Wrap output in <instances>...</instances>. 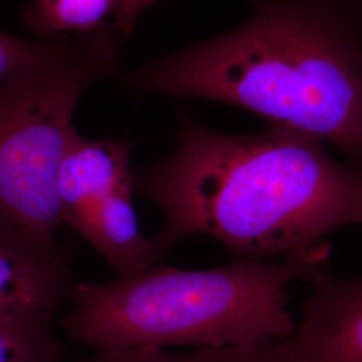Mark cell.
Segmentation results:
<instances>
[{
  "label": "cell",
  "mask_w": 362,
  "mask_h": 362,
  "mask_svg": "<svg viewBox=\"0 0 362 362\" xmlns=\"http://www.w3.org/2000/svg\"><path fill=\"white\" fill-rule=\"evenodd\" d=\"M133 181L163 212L152 238L157 263L194 236L214 238L240 259L272 260L362 224V170L281 125L228 134L184 117L175 151Z\"/></svg>",
  "instance_id": "1"
},
{
  "label": "cell",
  "mask_w": 362,
  "mask_h": 362,
  "mask_svg": "<svg viewBox=\"0 0 362 362\" xmlns=\"http://www.w3.org/2000/svg\"><path fill=\"white\" fill-rule=\"evenodd\" d=\"M248 4L240 26L132 70L124 85L242 107L362 170V0Z\"/></svg>",
  "instance_id": "2"
},
{
  "label": "cell",
  "mask_w": 362,
  "mask_h": 362,
  "mask_svg": "<svg viewBox=\"0 0 362 362\" xmlns=\"http://www.w3.org/2000/svg\"><path fill=\"white\" fill-rule=\"evenodd\" d=\"M318 243L282 260L239 259L226 267L182 270L155 264L105 284H74L62 320L69 338L95 351L254 345L290 336L287 287L324 272Z\"/></svg>",
  "instance_id": "3"
},
{
  "label": "cell",
  "mask_w": 362,
  "mask_h": 362,
  "mask_svg": "<svg viewBox=\"0 0 362 362\" xmlns=\"http://www.w3.org/2000/svg\"><path fill=\"white\" fill-rule=\"evenodd\" d=\"M122 40L113 25L55 38L40 61L0 83L1 240L40 257L64 254L58 170L78 133V101L116 73Z\"/></svg>",
  "instance_id": "4"
},
{
  "label": "cell",
  "mask_w": 362,
  "mask_h": 362,
  "mask_svg": "<svg viewBox=\"0 0 362 362\" xmlns=\"http://www.w3.org/2000/svg\"><path fill=\"white\" fill-rule=\"evenodd\" d=\"M311 282L302 321L272 339L276 362H362V276L337 279L324 270Z\"/></svg>",
  "instance_id": "5"
},
{
  "label": "cell",
  "mask_w": 362,
  "mask_h": 362,
  "mask_svg": "<svg viewBox=\"0 0 362 362\" xmlns=\"http://www.w3.org/2000/svg\"><path fill=\"white\" fill-rule=\"evenodd\" d=\"M129 136L91 140L77 133L58 170V203L62 223L82 233L91 212L117 187L133 180Z\"/></svg>",
  "instance_id": "6"
},
{
  "label": "cell",
  "mask_w": 362,
  "mask_h": 362,
  "mask_svg": "<svg viewBox=\"0 0 362 362\" xmlns=\"http://www.w3.org/2000/svg\"><path fill=\"white\" fill-rule=\"evenodd\" d=\"M73 286L64 254L40 257L0 239V326L52 321Z\"/></svg>",
  "instance_id": "7"
},
{
  "label": "cell",
  "mask_w": 362,
  "mask_h": 362,
  "mask_svg": "<svg viewBox=\"0 0 362 362\" xmlns=\"http://www.w3.org/2000/svg\"><path fill=\"white\" fill-rule=\"evenodd\" d=\"M119 0H27L22 23L40 39L90 34L106 26Z\"/></svg>",
  "instance_id": "8"
},
{
  "label": "cell",
  "mask_w": 362,
  "mask_h": 362,
  "mask_svg": "<svg viewBox=\"0 0 362 362\" xmlns=\"http://www.w3.org/2000/svg\"><path fill=\"white\" fill-rule=\"evenodd\" d=\"M74 362H276L272 341L175 353L160 348L106 350Z\"/></svg>",
  "instance_id": "9"
},
{
  "label": "cell",
  "mask_w": 362,
  "mask_h": 362,
  "mask_svg": "<svg viewBox=\"0 0 362 362\" xmlns=\"http://www.w3.org/2000/svg\"><path fill=\"white\" fill-rule=\"evenodd\" d=\"M0 362H65L52 321L0 326Z\"/></svg>",
  "instance_id": "10"
},
{
  "label": "cell",
  "mask_w": 362,
  "mask_h": 362,
  "mask_svg": "<svg viewBox=\"0 0 362 362\" xmlns=\"http://www.w3.org/2000/svg\"><path fill=\"white\" fill-rule=\"evenodd\" d=\"M54 39L30 40L0 30V83L40 61L52 50Z\"/></svg>",
  "instance_id": "11"
},
{
  "label": "cell",
  "mask_w": 362,
  "mask_h": 362,
  "mask_svg": "<svg viewBox=\"0 0 362 362\" xmlns=\"http://www.w3.org/2000/svg\"><path fill=\"white\" fill-rule=\"evenodd\" d=\"M157 1L160 0H119L113 16V26L124 38L129 37L140 15Z\"/></svg>",
  "instance_id": "12"
}]
</instances>
